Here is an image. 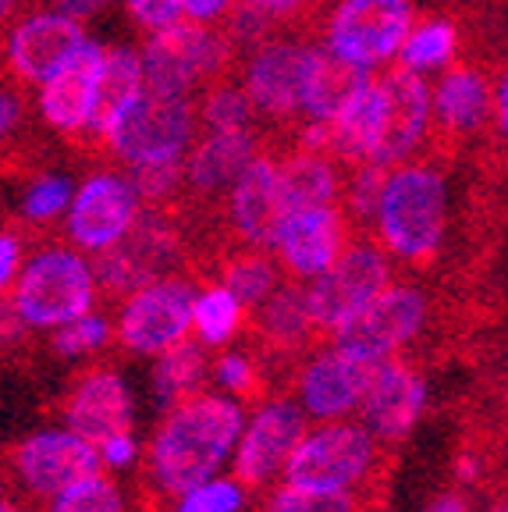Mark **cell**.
<instances>
[{
	"label": "cell",
	"mask_w": 508,
	"mask_h": 512,
	"mask_svg": "<svg viewBox=\"0 0 508 512\" xmlns=\"http://www.w3.org/2000/svg\"><path fill=\"white\" fill-rule=\"evenodd\" d=\"M246 434L242 406L224 395L196 392L167 409L150 445V470L164 495H189L217 477L231 448Z\"/></svg>",
	"instance_id": "cell-1"
},
{
	"label": "cell",
	"mask_w": 508,
	"mask_h": 512,
	"mask_svg": "<svg viewBox=\"0 0 508 512\" xmlns=\"http://www.w3.org/2000/svg\"><path fill=\"white\" fill-rule=\"evenodd\" d=\"M377 242L405 264H430L448 232V175L434 160L391 168L377 210Z\"/></svg>",
	"instance_id": "cell-2"
},
{
	"label": "cell",
	"mask_w": 508,
	"mask_h": 512,
	"mask_svg": "<svg viewBox=\"0 0 508 512\" xmlns=\"http://www.w3.org/2000/svg\"><path fill=\"white\" fill-rule=\"evenodd\" d=\"M96 267L79 246H43L29 256L8 288V313L32 331L64 328L93 313Z\"/></svg>",
	"instance_id": "cell-3"
},
{
	"label": "cell",
	"mask_w": 508,
	"mask_h": 512,
	"mask_svg": "<svg viewBox=\"0 0 508 512\" xmlns=\"http://www.w3.org/2000/svg\"><path fill=\"white\" fill-rule=\"evenodd\" d=\"M199 100L182 93H160L146 86L132 107L118 118L104 153L132 168H157V164H185L199 139Z\"/></svg>",
	"instance_id": "cell-4"
},
{
	"label": "cell",
	"mask_w": 508,
	"mask_h": 512,
	"mask_svg": "<svg viewBox=\"0 0 508 512\" xmlns=\"http://www.w3.org/2000/svg\"><path fill=\"white\" fill-rule=\"evenodd\" d=\"M235 43L228 32H217L207 22H182L150 32L143 47L146 86L160 93L192 96L196 89H207L210 82L224 79L235 64Z\"/></svg>",
	"instance_id": "cell-5"
},
{
	"label": "cell",
	"mask_w": 508,
	"mask_h": 512,
	"mask_svg": "<svg viewBox=\"0 0 508 512\" xmlns=\"http://www.w3.org/2000/svg\"><path fill=\"white\" fill-rule=\"evenodd\" d=\"M413 29V0H338L324 25V47L359 72H377L402 54Z\"/></svg>",
	"instance_id": "cell-6"
},
{
	"label": "cell",
	"mask_w": 508,
	"mask_h": 512,
	"mask_svg": "<svg viewBox=\"0 0 508 512\" xmlns=\"http://www.w3.org/2000/svg\"><path fill=\"white\" fill-rule=\"evenodd\" d=\"M377 434L363 424L331 420L306 431L285 466V484L310 491H352L359 488L377 463Z\"/></svg>",
	"instance_id": "cell-7"
},
{
	"label": "cell",
	"mask_w": 508,
	"mask_h": 512,
	"mask_svg": "<svg viewBox=\"0 0 508 512\" xmlns=\"http://www.w3.org/2000/svg\"><path fill=\"white\" fill-rule=\"evenodd\" d=\"M391 285V256L381 242H352L342 260L306 285L317 331L334 338Z\"/></svg>",
	"instance_id": "cell-8"
},
{
	"label": "cell",
	"mask_w": 508,
	"mask_h": 512,
	"mask_svg": "<svg viewBox=\"0 0 508 512\" xmlns=\"http://www.w3.org/2000/svg\"><path fill=\"white\" fill-rule=\"evenodd\" d=\"M146 210V200L132 171L96 168L75 189L72 210L64 214V239L82 253H104L132 232Z\"/></svg>",
	"instance_id": "cell-9"
},
{
	"label": "cell",
	"mask_w": 508,
	"mask_h": 512,
	"mask_svg": "<svg viewBox=\"0 0 508 512\" xmlns=\"http://www.w3.org/2000/svg\"><path fill=\"white\" fill-rule=\"evenodd\" d=\"M196 299V285L175 274L139 288L118 313V342L139 356H160L196 328Z\"/></svg>",
	"instance_id": "cell-10"
},
{
	"label": "cell",
	"mask_w": 508,
	"mask_h": 512,
	"mask_svg": "<svg viewBox=\"0 0 508 512\" xmlns=\"http://www.w3.org/2000/svg\"><path fill=\"white\" fill-rule=\"evenodd\" d=\"M182 256V235L164 207L143 210L139 224L118 246L96 253V278L107 288V296H132L139 288L167 278Z\"/></svg>",
	"instance_id": "cell-11"
},
{
	"label": "cell",
	"mask_w": 508,
	"mask_h": 512,
	"mask_svg": "<svg viewBox=\"0 0 508 512\" xmlns=\"http://www.w3.org/2000/svg\"><path fill=\"white\" fill-rule=\"evenodd\" d=\"M313 43L302 40H267L242 57V86L253 96L256 114L270 125L295 128L306 100Z\"/></svg>",
	"instance_id": "cell-12"
},
{
	"label": "cell",
	"mask_w": 508,
	"mask_h": 512,
	"mask_svg": "<svg viewBox=\"0 0 508 512\" xmlns=\"http://www.w3.org/2000/svg\"><path fill=\"white\" fill-rule=\"evenodd\" d=\"M86 43V29L79 18L57 8L29 11L11 25L4 40L8 72L22 86H47L57 72H64L79 57Z\"/></svg>",
	"instance_id": "cell-13"
},
{
	"label": "cell",
	"mask_w": 508,
	"mask_h": 512,
	"mask_svg": "<svg viewBox=\"0 0 508 512\" xmlns=\"http://www.w3.org/2000/svg\"><path fill=\"white\" fill-rule=\"evenodd\" d=\"M384 79V125L381 139L370 164L381 168H398L423 153V146L434 143V86L427 75L413 68H391Z\"/></svg>",
	"instance_id": "cell-14"
},
{
	"label": "cell",
	"mask_w": 508,
	"mask_h": 512,
	"mask_svg": "<svg viewBox=\"0 0 508 512\" xmlns=\"http://www.w3.org/2000/svg\"><path fill=\"white\" fill-rule=\"evenodd\" d=\"M427 324V296L420 285L391 281L374 303L366 306L349 328L331 338L334 345L356 352L370 363L391 360L402 345H409Z\"/></svg>",
	"instance_id": "cell-15"
},
{
	"label": "cell",
	"mask_w": 508,
	"mask_h": 512,
	"mask_svg": "<svg viewBox=\"0 0 508 512\" xmlns=\"http://www.w3.org/2000/svg\"><path fill=\"white\" fill-rule=\"evenodd\" d=\"M100 463H104L100 445L82 438L72 427H50V431L29 434L15 448V456H11V466H15L25 491L43 498H54L61 491H68L82 477L100 470Z\"/></svg>",
	"instance_id": "cell-16"
},
{
	"label": "cell",
	"mask_w": 508,
	"mask_h": 512,
	"mask_svg": "<svg viewBox=\"0 0 508 512\" xmlns=\"http://www.w3.org/2000/svg\"><path fill=\"white\" fill-rule=\"evenodd\" d=\"M349 214L338 203L334 207H313V210H292L278 224L274 235V256L281 260L288 278L313 281L324 271H331L349 242Z\"/></svg>",
	"instance_id": "cell-17"
},
{
	"label": "cell",
	"mask_w": 508,
	"mask_h": 512,
	"mask_svg": "<svg viewBox=\"0 0 508 512\" xmlns=\"http://www.w3.org/2000/svg\"><path fill=\"white\" fill-rule=\"evenodd\" d=\"M107 47L89 40L64 72H57L47 86H40L36 111L43 125L57 136H89V128L100 111V86H104Z\"/></svg>",
	"instance_id": "cell-18"
},
{
	"label": "cell",
	"mask_w": 508,
	"mask_h": 512,
	"mask_svg": "<svg viewBox=\"0 0 508 512\" xmlns=\"http://www.w3.org/2000/svg\"><path fill=\"white\" fill-rule=\"evenodd\" d=\"M302 402L274 399L249 420L246 434L235 452V480L246 488H260L270 477L285 473L295 445L306 438V416Z\"/></svg>",
	"instance_id": "cell-19"
},
{
	"label": "cell",
	"mask_w": 508,
	"mask_h": 512,
	"mask_svg": "<svg viewBox=\"0 0 508 512\" xmlns=\"http://www.w3.org/2000/svg\"><path fill=\"white\" fill-rule=\"evenodd\" d=\"M494 125V82L477 64H452L434 82V143H473Z\"/></svg>",
	"instance_id": "cell-20"
},
{
	"label": "cell",
	"mask_w": 508,
	"mask_h": 512,
	"mask_svg": "<svg viewBox=\"0 0 508 512\" xmlns=\"http://www.w3.org/2000/svg\"><path fill=\"white\" fill-rule=\"evenodd\" d=\"M377 363L363 360L356 352L334 345L313 356L299 374V402L317 420H342L352 409L363 406Z\"/></svg>",
	"instance_id": "cell-21"
},
{
	"label": "cell",
	"mask_w": 508,
	"mask_h": 512,
	"mask_svg": "<svg viewBox=\"0 0 508 512\" xmlns=\"http://www.w3.org/2000/svg\"><path fill=\"white\" fill-rule=\"evenodd\" d=\"M228 200V228L246 246H274L278 224L285 221L281 203V160L274 153H256L253 164L231 185Z\"/></svg>",
	"instance_id": "cell-22"
},
{
	"label": "cell",
	"mask_w": 508,
	"mask_h": 512,
	"mask_svg": "<svg viewBox=\"0 0 508 512\" xmlns=\"http://www.w3.org/2000/svg\"><path fill=\"white\" fill-rule=\"evenodd\" d=\"M64 424L93 445H104L114 434H132V395L125 377L111 367L86 370L64 402Z\"/></svg>",
	"instance_id": "cell-23"
},
{
	"label": "cell",
	"mask_w": 508,
	"mask_h": 512,
	"mask_svg": "<svg viewBox=\"0 0 508 512\" xmlns=\"http://www.w3.org/2000/svg\"><path fill=\"white\" fill-rule=\"evenodd\" d=\"M427 406V384L409 363L402 360H384L377 363V374L370 381V392L363 399L366 427L381 441H405L413 434L416 420L423 416Z\"/></svg>",
	"instance_id": "cell-24"
},
{
	"label": "cell",
	"mask_w": 508,
	"mask_h": 512,
	"mask_svg": "<svg viewBox=\"0 0 508 512\" xmlns=\"http://www.w3.org/2000/svg\"><path fill=\"white\" fill-rule=\"evenodd\" d=\"M256 153H260L256 128L249 132H207L203 128V136L185 157V192L196 196L199 203L221 200L253 164Z\"/></svg>",
	"instance_id": "cell-25"
},
{
	"label": "cell",
	"mask_w": 508,
	"mask_h": 512,
	"mask_svg": "<svg viewBox=\"0 0 508 512\" xmlns=\"http://www.w3.org/2000/svg\"><path fill=\"white\" fill-rule=\"evenodd\" d=\"M384 125V79L381 75H366L352 96L345 100V107L338 111V118L331 121V153L342 164L356 168V164H370L381 139Z\"/></svg>",
	"instance_id": "cell-26"
},
{
	"label": "cell",
	"mask_w": 508,
	"mask_h": 512,
	"mask_svg": "<svg viewBox=\"0 0 508 512\" xmlns=\"http://www.w3.org/2000/svg\"><path fill=\"white\" fill-rule=\"evenodd\" d=\"M345 182L349 178L342 175V160L331 157V153L292 146L281 157V203H285V214L342 203Z\"/></svg>",
	"instance_id": "cell-27"
},
{
	"label": "cell",
	"mask_w": 508,
	"mask_h": 512,
	"mask_svg": "<svg viewBox=\"0 0 508 512\" xmlns=\"http://www.w3.org/2000/svg\"><path fill=\"white\" fill-rule=\"evenodd\" d=\"M263 349L270 352H302L310 349L313 338H324L317 331V320L310 310V292L299 278H288L285 285L256 310L253 320Z\"/></svg>",
	"instance_id": "cell-28"
},
{
	"label": "cell",
	"mask_w": 508,
	"mask_h": 512,
	"mask_svg": "<svg viewBox=\"0 0 508 512\" xmlns=\"http://www.w3.org/2000/svg\"><path fill=\"white\" fill-rule=\"evenodd\" d=\"M146 89V64L143 50L135 54L132 47H111L107 50V68H104V86H100V111L89 128V143L104 150V139L111 136V128L118 125V118L128 107L139 100V93Z\"/></svg>",
	"instance_id": "cell-29"
},
{
	"label": "cell",
	"mask_w": 508,
	"mask_h": 512,
	"mask_svg": "<svg viewBox=\"0 0 508 512\" xmlns=\"http://www.w3.org/2000/svg\"><path fill=\"white\" fill-rule=\"evenodd\" d=\"M370 72H359L349 61L334 57L327 47H313L310 75H306V100H302V121H334L352 89Z\"/></svg>",
	"instance_id": "cell-30"
},
{
	"label": "cell",
	"mask_w": 508,
	"mask_h": 512,
	"mask_svg": "<svg viewBox=\"0 0 508 512\" xmlns=\"http://www.w3.org/2000/svg\"><path fill=\"white\" fill-rule=\"evenodd\" d=\"M274 249L267 246H246L221 256V285H228L246 310H260L281 285H285V267L274 260Z\"/></svg>",
	"instance_id": "cell-31"
},
{
	"label": "cell",
	"mask_w": 508,
	"mask_h": 512,
	"mask_svg": "<svg viewBox=\"0 0 508 512\" xmlns=\"http://www.w3.org/2000/svg\"><path fill=\"white\" fill-rule=\"evenodd\" d=\"M207 377V356H203V342H178L167 352L157 356L153 367V392H157L160 406H178L182 399L199 392V384Z\"/></svg>",
	"instance_id": "cell-32"
},
{
	"label": "cell",
	"mask_w": 508,
	"mask_h": 512,
	"mask_svg": "<svg viewBox=\"0 0 508 512\" xmlns=\"http://www.w3.org/2000/svg\"><path fill=\"white\" fill-rule=\"evenodd\" d=\"M199 121L207 132H249L260 121L256 114L253 96L246 93L242 79H231V72L224 79L210 82L199 96Z\"/></svg>",
	"instance_id": "cell-33"
},
{
	"label": "cell",
	"mask_w": 508,
	"mask_h": 512,
	"mask_svg": "<svg viewBox=\"0 0 508 512\" xmlns=\"http://www.w3.org/2000/svg\"><path fill=\"white\" fill-rule=\"evenodd\" d=\"M455 54H459V29H455V22H448V18H427V22H420L409 32L398 61L405 68H413V72L430 75L452 68Z\"/></svg>",
	"instance_id": "cell-34"
},
{
	"label": "cell",
	"mask_w": 508,
	"mask_h": 512,
	"mask_svg": "<svg viewBox=\"0 0 508 512\" xmlns=\"http://www.w3.org/2000/svg\"><path fill=\"white\" fill-rule=\"evenodd\" d=\"M242 310H246V306L239 303V296H235L228 285H221V281L207 285L196 299V335H199V342L203 345L231 342V335H235L239 324H242Z\"/></svg>",
	"instance_id": "cell-35"
},
{
	"label": "cell",
	"mask_w": 508,
	"mask_h": 512,
	"mask_svg": "<svg viewBox=\"0 0 508 512\" xmlns=\"http://www.w3.org/2000/svg\"><path fill=\"white\" fill-rule=\"evenodd\" d=\"M72 200H75V189H72V182H68V175L43 171V175H36L25 185L22 200H18V214H22V221L43 228V224H54L57 217L68 214Z\"/></svg>",
	"instance_id": "cell-36"
},
{
	"label": "cell",
	"mask_w": 508,
	"mask_h": 512,
	"mask_svg": "<svg viewBox=\"0 0 508 512\" xmlns=\"http://www.w3.org/2000/svg\"><path fill=\"white\" fill-rule=\"evenodd\" d=\"M388 175H391V168H381V164H356V168H352L349 182H345V200H342L352 224L366 228V224L377 221Z\"/></svg>",
	"instance_id": "cell-37"
},
{
	"label": "cell",
	"mask_w": 508,
	"mask_h": 512,
	"mask_svg": "<svg viewBox=\"0 0 508 512\" xmlns=\"http://www.w3.org/2000/svg\"><path fill=\"white\" fill-rule=\"evenodd\" d=\"M47 512H125V498L121 488L114 484L107 473H89L79 484H72L68 491L54 495Z\"/></svg>",
	"instance_id": "cell-38"
},
{
	"label": "cell",
	"mask_w": 508,
	"mask_h": 512,
	"mask_svg": "<svg viewBox=\"0 0 508 512\" xmlns=\"http://www.w3.org/2000/svg\"><path fill=\"white\" fill-rule=\"evenodd\" d=\"M263 512H359V502L352 491H310L285 484L274 491Z\"/></svg>",
	"instance_id": "cell-39"
},
{
	"label": "cell",
	"mask_w": 508,
	"mask_h": 512,
	"mask_svg": "<svg viewBox=\"0 0 508 512\" xmlns=\"http://www.w3.org/2000/svg\"><path fill=\"white\" fill-rule=\"evenodd\" d=\"M111 335H114L111 320L100 317V313H86V317L57 328L54 349H57V356H68V360H72V356H86V352L104 349V345L111 342Z\"/></svg>",
	"instance_id": "cell-40"
},
{
	"label": "cell",
	"mask_w": 508,
	"mask_h": 512,
	"mask_svg": "<svg viewBox=\"0 0 508 512\" xmlns=\"http://www.w3.org/2000/svg\"><path fill=\"white\" fill-rule=\"evenodd\" d=\"M242 488L239 480H207V484H199L192 488L189 495H182V505L178 512H239L242 509Z\"/></svg>",
	"instance_id": "cell-41"
},
{
	"label": "cell",
	"mask_w": 508,
	"mask_h": 512,
	"mask_svg": "<svg viewBox=\"0 0 508 512\" xmlns=\"http://www.w3.org/2000/svg\"><path fill=\"white\" fill-rule=\"evenodd\" d=\"M125 11L143 32H160L185 18V0H125Z\"/></svg>",
	"instance_id": "cell-42"
},
{
	"label": "cell",
	"mask_w": 508,
	"mask_h": 512,
	"mask_svg": "<svg viewBox=\"0 0 508 512\" xmlns=\"http://www.w3.org/2000/svg\"><path fill=\"white\" fill-rule=\"evenodd\" d=\"M217 381L228 388V392H235L239 399H249V395H256V367L249 356H242V352H224L221 360H217L214 367Z\"/></svg>",
	"instance_id": "cell-43"
},
{
	"label": "cell",
	"mask_w": 508,
	"mask_h": 512,
	"mask_svg": "<svg viewBox=\"0 0 508 512\" xmlns=\"http://www.w3.org/2000/svg\"><path fill=\"white\" fill-rule=\"evenodd\" d=\"M491 143L508 153V61L494 79V125H491Z\"/></svg>",
	"instance_id": "cell-44"
},
{
	"label": "cell",
	"mask_w": 508,
	"mask_h": 512,
	"mask_svg": "<svg viewBox=\"0 0 508 512\" xmlns=\"http://www.w3.org/2000/svg\"><path fill=\"white\" fill-rule=\"evenodd\" d=\"M22 235L15 232V228H8V232L0 235V285L11 288L18 278V267H22Z\"/></svg>",
	"instance_id": "cell-45"
},
{
	"label": "cell",
	"mask_w": 508,
	"mask_h": 512,
	"mask_svg": "<svg viewBox=\"0 0 508 512\" xmlns=\"http://www.w3.org/2000/svg\"><path fill=\"white\" fill-rule=\"evenodd\" d=\"M231 11H235V0H185V18H192V22H221V18H228Z\"/></svg>",
	"instance_id": "cell-46"
},
{
	"label": "cell",
	"mask_w": 508,
	"mask_h": 512,
	"mask_svg": "<svg viewBox=\"0 0 508 512\" xmlns=\"http://www.w3.org/2000/svg\"><path fill=\"white\" fill-rule=\"evenodd\" d=\"M135 438L132 434H114V438H107L104 445H100V456H104L107 466H114V470H121V466L135 463Z\"/></svg>",
	"instance_id": "cell-47"
},
{
	"label": "cell",
	"mask_w": 508,
	"mask_h": 512,
	"mask_svg": "<svg viewBox=\"0 0 508 512\" xmlns=\"http://www.w3.org/2000/svg\"><path fill=\"white\" fill-rule=\"evenodd\" d=\"M246 4H253L256 11H263V15L274 18V22L281 25V22H292V18H299L310 0H246Z\"/></svg>",
	"instance_id": "cell-48"
},
{
	"label": "cell",
	"mask_w": 508,
	"mask_h": 512,
	"mask_svg": "<svg viewBox=\"0 0 508 512\" xmlns=\"http://www.w3.org/2000/svg\"><path fill=\"white\" fill-rule=\"evenodd\" d=\"M18 121H22V96L15 93V86L4 89V96H0V128H4V139H15L18 132Z\"/></svg>",
	"instance_id": "cell-49"
},
{
	"label": "cell",
	"mask_w": 508,
	"mask_h": 512,
	"mask_svg": "<svg viewBox=\"0 0 508 512\" xmlns=\"http://www.w3.org/2000/svg\"><path fill=\"white\" fill-rule=\"evenodd\" d=\"M111 0H54V8L64 11V15L79 18V22H86V18H93L100 8H107Z\"/></svg>",
	"instance_id": "cell-50"
},
{
	"label": "cell",
	"mask_w": 508,
	"mask_h": 512,
	"mask_svg": "<svg viewBox=\"0 0 508 512\" xmlns=\"http://www.w3.org/2000/svg\"><path fill=\"white\" fill-rule=\"evenodd\" d=\"M427 512H466V505H462L459 498H437Z\"/></svg>",
	"instance_id": "cell-51"
},
{
	"label": "cell",
	"mask_w": 508,
	"mask_h": 512,
	"mask_svg": "<svg viewBox=\"0 0 508 512\" xmlns=\"http://www.w3.org/2000/svg\"><path fill=\"white\" fill-rule=\"evenodd\" d=\"M0 8H4V18H11V15H15V8H18V0H0Z\"/></svg>",
	"instance_id": "cell-52"
},
{
	"label": "cell",
	"mask_w": 508,
	"mask_h": 512,
	"mask_svg": "<svg viewBox=\"0 0 508 512\" xmlns=\"http://www.w3.org/2000/svg\"><path fill=\"white\" fill-rule=\"evenodd\" d=\"M4 512H25V509H18L15 502H4Z\"/></svg>",
	"instance_id": "cell-53"
},
{
	"label": "cell",
	"mask_w": 508,
	"mask_h": 512,
	"mask_svg": "<svg viewBox=\"0 0 508 512\" xmlns=\"http://www.w3.org/2000/svg\"><path fill=\"white\" fill-rule=\"evenodd\" d=\"M491 512H508V505H498V509H491Z\"/></svg>",
	"instance_id": "cell-54"
}]
</instances>
